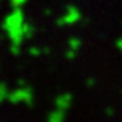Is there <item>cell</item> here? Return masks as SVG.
<instances>
[{"label":"cell","mask_w":122,"mask_h":122,"mask_svg":"<svg viewBox=\"0 0 122 122\" xmlns=\"http://www.w3.org/2000/svg\"><path fill=\"white\" fill-rule=\"evenodd\" d=\"M62 119H64L62 113H54V115L50 117V122H62Z\"/></svg>","instance_id":"cell-1"},{"label":"cell","mask_w":122,"mask_h":122,"mask_svg":"<svg viewBox=\"0 0 122 122\" xmlns=\"http://www.w3.org/2000/svg\"><path fill=\"white\" fill-rule=\"evenodd\" d=\"M107 114L109 115H113V110H107Z\"/></svg>","instance_id":"cell-2"}]
</instances>
